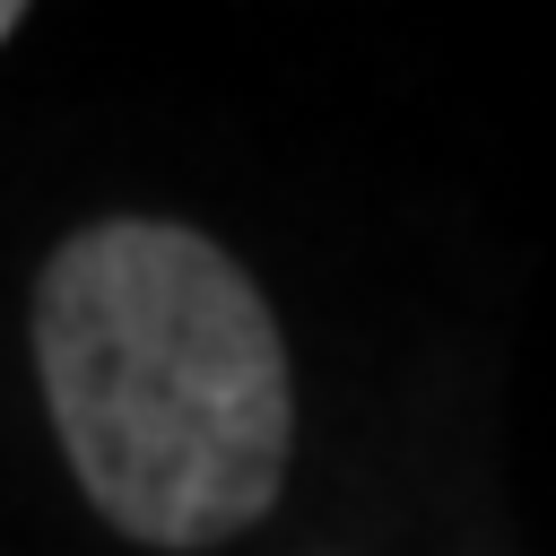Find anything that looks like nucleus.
I'll return each mask as SVG.
<instances>
[{
    "instance_id": "obj_2",
    "label": "nucleus",
    "mask_w": 556,
    "mask_h": 556,
    "mask_svg": "<svg viewBox=\"0 0 556 556\" xmlns=\"http://www.w3.org/2000/svg\"><path fill=\"white\" fill-rule=\"evenodd\" d=\"M9 35H17V0H0V43H9Z\"/></svg>"
},
{
    "instance_id": "obj_1",
    "label": "nucleus",
    "mask_w": 556,
    "mask_h": 556,
    "mask_svg": "<svg viewBox=\"0 0 556 556\" xmlns=\"http://www.w3.org/2000/svg\"><path fill=\"white\" fill-rule=\"evenodd\" d=\"M35 365L78 495L139 547H217L278 504L295 391L261 287L191 226H78L35 278Z\"/></svg>"
}]
</instances>
